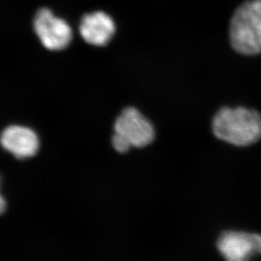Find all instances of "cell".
<instances>
[{"instance_id":"obj_1","label":"cell","mask_w":261,"mask_h":261,"mask_svg":"<svg viewBox=\"0 0 261 261\" xmlns=\"http://www.w3.org/2000/svg\"><path fill=\"white\" fill-rule=\"evenodd\" d=\"M212 129L220 140L246 147L261 138V115L252 109L224 107L214 116Z\"/></svg>"},{"instance_id":"obj_2","label":"cell","mask_w":261,"mask_h":261,"mask_svg":"<svg viewBox=\"0 0 261 261\" xmlns=\"http://www.w3.org/2000/svg\"><path fill=\"white\" fill-rule=\"evenodd\" d=\"M230 43L244 56L261 52V0H249L239 6L231 19Z\"/></svg>"},{"instance_id":"obj_3","label":"cell","mask_w":261,"mask_h":261,"mask_svg":"<svg viewBox=\"0 0 261 261\" xmlns=\"http://www.w3.org/2000/svg\"><path fill=\"white\" fill-rule=\"evenodd\" d=\"M112 145L118 153L130 148H143L154 139L155 133L150 121L133 107L124 109L114 124Z\"/></svg>"},{"instance_id":"obj_4","label":"cell","mask_w":261,"mask_h":261,"mask_svg":"<svg viewBox=\"0 0 261 261\" xmlns=\"http://www.w3.org/2000/svg\"><path fill=\"white\" fill-rule=\"evenodd\" d=\"M33 28L41 43L49 50H62L72 39V30L65 20L43 8L36 14Z\"/></svg>"},{"instance_id":"obj_5","label":"cell","mask_w":261,"mask_h":261,"mask_svg":"<svg viewBox=\"0 0 261 261\" xmlns=\"http://www.w3.org/2000/svg\"><path fill=\"white\" fill-rule=\"evenodd\" d=\"M217 249L226 261H252L261 255V235L244 231H224L219 237Z\"/></svg>"},{"instance_id":"obj_6","label":"cell","mask_w":261,"mask_h":261,"mask_svg":"<svg viewBox=\"0 0 261 261\" xmlns=\"http://www.w3.org/2000/svg\"><path fill=\"white\" fill-rule=\"evenodd\" d=\"M0 143L15 158L28 159L35 155L39 139L34 130L23 126H8L0 136Z\"/></svg>"},{"instance_id":"obj_7","label":"cell","mask_w":261,"mask_h":261,"mask_svg":"<svg viewBox=\"0 0 261 261\" xmlns=\"http://www.w3.org/2000/svg\"><path fill=\"white\" fill-rule=\"evenodd\" d=\"M79 31L86 43L103 47L108 44L113 38L116 33V24L108 14L103 11H95L83 16Z\"/></svg>"},{"instance_id":"obj_8","label":"cell","mask_w":261,"mask_h":261,"mask_svg":"<svg viewBox=\"0 0 261 261\" xmlns=\"http://www.w3.org/2000/svg\"><path fill=\"white\" fill-rule=\"evenodd\" d=\"M6 208V202L5 198H3V196L0 194V215L4 213Z\"/></svg>"}]
</instances>
